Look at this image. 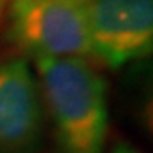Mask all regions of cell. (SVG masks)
Wrapping results in <instances>:
<instances>
[{
	"mask_svg": "<svg viewBox=\"0 0 153 153\" xmlns=\"http://www.w3.org/2000/svg\"><path fill=\"white\" fill-rule=\"evenodd\" d=\"M41 92L63 153H103L107 83L85 57H35Z\"/></svg>",
	"mask_w": 153,
	"mask_h": 153,
	"instance_id": "1",
	"label": "cell"
},
{
	"mask_svg": "<svg viewBox=\"0 0 153 153\" xmlns=\"http://www.w3.org/2000/svg\"><path fill=\"white\" fill-rule=\"evenodd\" d=\"M9 35L31 57H91L87 0H9Z\"/></svg>",
	"mask_w": 153,
	"mask_h": 153,
	"instance_id": "2",
	"label": "cell"
},
{
	"mask_svg": "<svg viewBox=\"0 0 153 153\" xmlns=\"http://www.w3.org/2000/svg\"><path fill=\"white\" fill-rule=\"evenodd\" d=\"M91 57L109 68L142 59L153 48V0H87Z\"/></svg>",
	"mask_w": 153,
	"mask_h": 153,
	"instance_id": "3",
	"label": "cell"
},
{
	"mask_svg": "<svg viewBox=\"0 0 153 153\" xmlns=\"http://www.w3.org/2000/svg\"><path fill=\"white\" fill-rule=\"evenodd\" d=\"M41 124V92L28 61H0V153H33Z\"/></svg>",
	"mask_w": 153,
	"mask_h": 153,
	"instance_id": "4",
	"label": "cell"
},
{
	"mask_svg": "<svg viewBox=\"0 0 153 153\" xmlns=\"http://www.w3.org/2000/svg\"><path fill=\"white\" fill-rule=\"evenodd\" d=\"M111 153H142L138 148H135V146H131V144H126V142H120V144H116L113 149H111Z\"/></svg>",
	"mask_w": 153,
	"mask_h": 153,
	"instance_id": "5",
	"label": "cell"
},
{
	"mask_svg": "<svg viewBox=\"0 0 153 153\" xmlns=\"http://www.w3.org/2000/svg\"><path fill=\"white\" fill-rule=\"evenodd\" d=\"M7 2H9V0H0V20H2V19H4V15H6Z\"/></svg>",
	"mask_w": 153,
	"mask_h": 153,
	"instance_id": "6",
	"label": "cell"
}]
</instances>
